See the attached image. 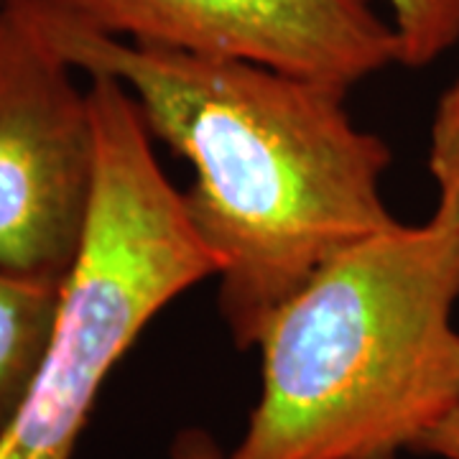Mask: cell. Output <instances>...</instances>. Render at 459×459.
I'll use <instances>...</instances> for the list:
<instances>
[{"label":"cell","mask_w":459,"mask_h":459,"mask_svg":"<svg viewBox=\"0 0 459 459\" xmlns=\"http://www.w3.org/2000/svg\"><path fill=\"white\" fill-rule=\"evenodd\" d=\"M51 44L87 77H113L151 138L197 179L184 210L217 263V304L250 350L268 319L342 250L395 225L380 181L394 161L355 126L347 92L243 59L133 44L66 0H36Z\"/></svg>","instance_id":"6da1fadb"},{"label":"cell","mask_w":459,"mask_h":459,"mask_svg":"<svg viewBox=\"0 0 459 459\" xmlns=\"http://www.w3.org/2000/svg\"><path fill=\"white\" fill-rule=\"evenodd\" d=\"M459 230L395 222L268 319L230 459H395L459 406Z\"/></svg>","instance_id":"7a4b0ae2"},{"label":"cell","mask_w":459,"mask_h":459,"mask_svg":"<svg viewBox=\"0 0 459 459\" xmlns=\"http://www.w3.org/2000/svg\"><path fill=\"white\" fill-rule=\"evenodd\" d=\"M3 3H5V0H0V5H3Z\"/></svg>","instance_id":"8fae6325"},{"label":"cell","mask_w":459,"mask_h":459,"mask_svg":"<svg viewBox=\"0 0 459 459\" xmlns=\"http://www.w3.org/2000/svg\"><path fill=\"white\" fill-rule=\"evenodd\" d=\"M44 31L36 0L0 5V273L65 286L98 192L90 90Z\"/></svg>","instance_id":"277c9868"},{"label":"cell","mask_w":459,"mask_h":459,"mask_svg":"<svg viewBox=\"0 0 459 459\" xmlns=\"http://www.w3.org/2000/svg\"><path fill=\"white\" fill-rule=\"evenodd\" d=\"M401 65L421 69L459 44V0H385Z\"/></svg>","instance_id":"52a82bcc"},{"label":"cell","mask_w":459,"mask_h":459,"mask_svg":"<svg viewBox=\"0 0 459 459\" xmlns=\"http://www.w3.org/2000/svg\"><path fill=\"white\" fill-rule=\"evenodd\" d=\"M166 459H230L212 434L202 427H186L171 439Z\"/></svg>","instance_id":"9c48e42d"},{"label":"cell","mask_w":459,"mask_h":459,"mask_svg":"<svg viewBox=\"0 0 459 459\" xmlns=\"http://www.w3.org/2000/svg\"><path fill=\"white\" fill-rule=\"evenodd\" d=\"M133 44L243 59L350 92L401 65L394 23L370 0H66Z\"/></svg>","instance_id":"5b68a950"},{"label":"cell","mask_w":459,"mask_h":459,"mask_svg":"<svg viewBox=\"0 0 459 459\" xmlns=\"http://www.w3.org/2000/svg\"><path fill=\"white\" fill-rule=\"evenodd\" d=\"M59 301L62 286L0 273V437L39 373Z\"/></svg>","instance_id":"8992f818"},{"label":"cell","mask_w":459,"mask_h":459,"mask_svg":"<svg viewBox=\"0 0 459 459\" xmlns=\"http://www.w3.org/2000/svg\"><path fill=\"white\" fill-rule=\"evenodd\" d=\"M87 90L98 128L95 207L44 360L0 437V459L74 457L100 391L138 334L174 299L217 276L131 92L102 74Z\"/></svg>","instance_id":"3957f363"},{"label":"cell","mask_w":459,"mask_h":459,"mask_svg":"<svg viewBox=\"0 0 459 459\" xmlns=\"http://www.w3.org/2000/svg\"><path fill=\"white\" fill-rule=\"evenodd\" d=\"M413 452L439 459H459V406L449 411L442 421L416 444Z\"/></svg>","instance_id":"30bf717a"},{"label":"cell","mask_w":459,"mask_h":459,"mask_svg":"<svg viewBox=\"0 0 459 459\" xmlns=\"http://www.w3.org/2000/svg\"><path fill=\"white\" fill-rule=\"evenodd\" d=\"M429 174L437 186L431 225L459 230V77L437 102L429 133Z\"/></svg>","instance_id":"ba28073f"}]
</instances>
